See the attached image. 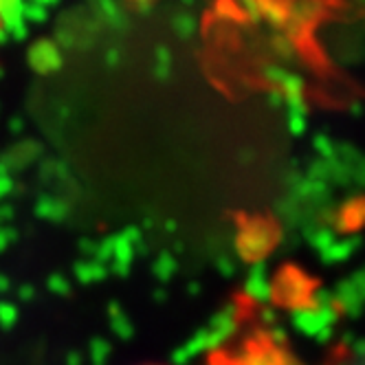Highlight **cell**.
<instances>
[{
  "label": "cell",
  "mask_w": 365,
  "mask_h": 365,
  "mask_svg": "<svg viewBox=\"0 0 365 365\" xmlns=\"http://www.w3.org/2000/svg\"><path fill=\"white\" fill-rule=\"evenodd\" d=\"M273 247V229L267 222L253 220L247 229H242L238 238V251L247 259H259Z\"/></svg>",
  "instance_id": "6da1fadb"
},
{
  "label": "cell",
  "mask_w": 365,
  "mask_h": 365,
  "mask_svg": "<svg viewBox=\"0 0 365 365\" xmlns=\"http://www.w3.org/2000/svg\"><path fill=\"white\" fill-rule=\"evenodd\" d=\"M29 66L40 75L56 73L62 66V53H60L58 44L51 40H38L36 44H31Z\"/></svg>",
  "instance_id": "7a4b0ae2"
},
{
  "label": "cell",
  "mask_w": 365,
  "mask_h": 365,
  "mask_svg": "<svg viewBox=\"0 0 365 365\" xmlns=\"http://www.w3.org/2000/svg\"><path fill=\"white\" fill-rule=\"evenodd\" d=\"M137 253V247L130 242L123 233L115 236V247H113V259H110V267H115V271L119 275H125L128 273V267L133 262V257Z\"/></svg>",
  "instance_id": "3957f363"
},
{
  "label": "cell",
  "mask_w": 365,
  "mask_h": 365,
  "mask_svg": "<svg viewBox=\"0 0 365 365\" xmlns=\"http://www.w3.org/2000/svg\"><path fill=\"white\" fill-rule=\"evenodd\" d=\"M36 214L46 220H62L66 216V205L58 198L44 196L36 202Z\"/></svg>",
  "instance_id": "277c9868"
},
{
  "label": "cell",
  "mask_w": 365,
  "mask_h": 365,
  "mask_svg": "<svg viewBox=\"0 0 365 365\" xmlns=\"http://www.w3.org/2000/svg\"><path fill=\"white\" fill-rule=\"evenodd\" d=\"M75 273H77V277H80L82 282H97V279H101V277H106V273H108V269H106V264H101V262H77L75 264Z\"/></svg>",
  "instance_id": "5b68a950"
},
{
  "label": "cell",
  "mask_w": 365,
  "mask_h": 365,
  "mask_svg": "<svg viewBox=\"0 0 365 365\" xmlns=\"http://www.w3.org/2000/svg\"><path fill=\"white\" fill-rule=\"evenodd\" d=\"M113 247H115V238H103L101 242H97L95 247V259L101 264H110L113 259Z\"/></svg>",
  "instance_id": "8992f818"
},
{
  "label": "cell",
  "mask_w": 365,
  "mask_h": 365,
  "mask_svg": "<svg viewBox=\"0 0 365 365\" xmlns=\"http://www.w3.org/2000/svg\"><path fill=\"white\" fill-rule=\"evenodd\" d=\"M174 267H176V259L170 253H161L159 259L154 262V273L159 275V277H163V279H168L170 273L174 271Z\"/></svg>",
  "instance_id": "52a82bcc"
},
{
  "label": "cell",
  "mask_w": 365,
  "mask_h": 365,
  "mask_svg": "<svg viewBox=\"0 0 365 365\" xmlns=\"http://www.w3.org/2000/svg\"><path fill=\"white\" fill-rule=\"evenodd\" d=\"M24 20L27 22H44L46 20V7L38 5V3H29L24 5Z\"/></svg>",
  "instance_id": "ba28073f"
},
{
  "label": "cell",
  "mask_w": 365,
  "mask_h": 365,
  "mask_svg": "<svg viewBox=\"0 0 365 365\" xmlns=\"http://www.w3.org/2000/svg\"><path fill=\"white\" fill-rule=\"evenodd\" d=\"M14 190V178L9 174V170L5 165H0V198H5L9 196Z\"/></svg>",
  "instance_id": "9c48e42d"
},
{
  "label": "cell",
  "mask_w": 365,
  "mask_h": 365,
  "mask_svg": "<svg viewBox=\"0 0 365 365\" xmlns=\"http://www.w3.org/2000/svg\"><path fill=\"white\" fill-rule=\"evenodd\" d=\"M14 240H16V231L7 229V227H0V253H3Z\"/></svg>",
  "instance_id": "30bf717a"
},
{
  "label": "cell",
  "mask_w": 365,
  "mask_h": 365,
  "mask_svg": "<svg viewBox=\"0 0 365 365\" xmlns=\"http://www.w3.org/2000/svg\"><path fill=\"white\" fill-rule=\"evenodd\" d=\"M51 289L60 291V293H66L68 291V284H66L64 277H51Z\"/></svg>",
  "instance_id": "8fae6325"
},
{
  "label": "cell",
  "mask_w": 365,
  "mask_h": 365,
  "mask_svg": "<svg viewBox=\"0 0 365 365\" xmlns=\"http://www.w3.org/2000/svg\"><path fill=\"white\" fill-rule=\"evenodd\" d=\"M11 214H14L11 207H7V205H0V225L7 222V220H11Z\"/></svg>",
  "instance_id": "7c38bea8"
},
{
  "label": "cell",
  "mask_w": 365,
  "mask_h": 365,
  "mask_svg": "<svg viewBox=\"0 0 365 365\" xmlns=\"http://www.w3.org/2000/svg\"><path fill=\"white\" fill-rule=\"evenodd\" d=\"M80 247H82V251H84V253L93 255V253H95V247H97V242H91V240H82V242H80Z\"/></svg>",
  "instance_id": "4fadbf2b"
},
{
  "label": "cell",
  "mask_w": 365,
  "mask_h": 365,
  "mask_svg": "<svg viewBox=\"0 0 365 365\" xmlns=\"http://www.w3.org/2000/svg\"><path fill=\"white\" fill-rule=\"evenodd\" d=\"M31 3H38L42 7H51V5H58V0H31Z\"/></svg>",
  "instance_id": "5bb4252c"
},
{
  "label": "cell",
  "mask_w": 365,
  "mask_h": 365,
  "mask_svg": "<svg viewBox=\"0 0 365 365\" xmlns=\"http://www.w3.org/2000/svg\"><path fill=\"white\" fill-rule=\"evenodd\" d=\"M7 286H9V284H7V277H5V275H0V291L7 289Z\"/></svg>",
  "instance_id": "9a60e30c"
},
{
  "label": "cell",
  "mask_w": 365,
  "mask_h": 365,
  "mask_svg": "<svg viewBox=\"0 0 365 365\" xmlns=\"http://www.w3.org/2000/svg\"><path fill=\"white\" fill-rule=\"evenodd\" d=\"M11 130H14V133H18V130H20V121H18V119L11 121Z\"/></svg>",
  "instance_id": "2e32d148"
}]
</instances>
